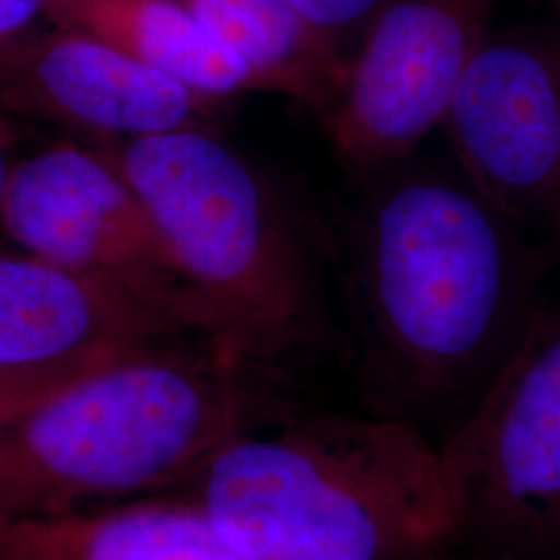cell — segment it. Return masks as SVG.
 <instances>
[{
  "instance_id": "18",
  "label": "cell",
  "mask_w": 560,
  "mask_h": 560,
  "mask_svg": "<svg viewBox=\"0 0 560 560\" xmlns=\"http://www.w3.org/2000/svg\"><path fill=\"white\" fill-rule=\"evenodd\" d=\"M544 2H548V4H552L557 11L560 13V0H544Z\"/></svg>"
},
{
  "instance_id": "2",
  "label": "cell",
  "mask_w": 560,
  "mask_h": 560,
  "mask_svg": "<svg viewBox=\"0 0 560 560\" xmlns=\"http://www.w3.org/2000/svg\"><path fill=\"white\" fill-rule=\"evenodd\" d=\"M260 365L201 337L133 349L0 436V521L48 520L179 490L279 418Z\"/></svg>"
},
{
  "instance_id": "5",
  "label": "cell",
  "mask_w": 560,
  "mask_h": 560,
  "mask_svg": "<svg viewBox=\"0 0 560 560\" xmlns=\"http://www.w3.org/2000/svg\"><path fill=\"white\" fill-rule=\"evenodd\" d=\"M460 560H560V305L441 442Z\"/></svg>"
},
{
  "instance_id": "1",
  "label": "cell",
  "mask_w": 560,
  "mask_h": 560,
  "mask_svg": "<svg viewBox=\"0 0 560 560\" xmlns=\"http://www.w3.org/2000/svg\"><path fill=\"white\" fill-rule=\"evenodd\" d=\"M361 206L353 284L374 413L457 421L546 300L550 247L455 168L381 173Z\"/></svg>"
},
{
  "instance_id": "8",
  "label": "cell",
  "mask_w": 560,
  "mask_h": 560,
  "mask_svg": "<svg viewBox=\"0 0 560 560\" xmlns=\"http://www.w3.org/2000/svg\"><path fill=\"white\" fill-rule=\"evenodd\" d=\"M442 127L480 194L532 240L560 243V34H488Z\"/></svg>"
},
{
  "instance_id": "7",
  "label": "cell",
  "mask_w": 560,
  "mask_h": 560,
  "mask_svg": "<svg viewBox=\"0 0 560 560\" xmlns=\"http://www.w3.org/2000/svg\"><path fill=\"white\" fill-rule=\"evenodd\" d=\"M0 233L55 268L179 305L217 345L210 318L179 279L138 191L106 152L59 143L15 161Z\"/></svg>"
},
{
  "instance_id": "13",
  "label": "cell",
  "mask_w": 560,
  "mask_h": 560,
  "mask_svg": "<svg viewBox=\"0 0 560 560\" xmlns=\"http://www.w3.org/2000/svg\"><path fill=\"white\" fill-rule=\"evenodd\" d=\"M252 69L258 92L314 108L326 119L349 57L310 25L291 0H177Z\"/></svg>"
},
{
  "instance_id": "9",
  "label": "cell",
  "mask_w": 560,
  "mask_h": 560,
  "mask_svg": "<svg viewBox=\"0 0 560 560\" xmlns=\"http://www.w3.org/2000/svg\"><path fill=\"white\" fill-rule=\"evenodd\" d=\"M219 104L52 23L0 40V106L27 119L136 140L206 127Z\"/></svg>"
},
{
  "instance_id": "11",
  "label": "cell",
  "mask_w": 560,
  "mask_h": 560,
  "mask_svg": "<svg viewBox=\"0 0 560 560\" xmlns=\"http://www.w3.org/2000/svg\"><path fill=\"white\" fill-rule=\"evenodd\" d=\"M0 560L258 559L175 490L62 517L0 521Z\"/></svg>"
},
{
  "instance_id": "6",
  "label": "cell",
  "mask_w": 560,
  "mask_h": 560,
  "mask_svg": "<svg viewBox=\"0 0 560 560\" xmlns=\"http://www.w3.org/2000/svg\"><path fill=\"white\" fill-rule=\"evenodd\" d=\"M497 0H386L349 57L326 117L349 168L381 175L409 161L446 119L460 80L488 38Z\"/></svg>"
},
{
  "instance_id": "16",
  "label": "cell",
  "mask_w": 560,
  "mask_h": 560,
  "mask_svg": "<svg viewBox=\"0 0 560 560\" xmlns=\"http://www.w3.org/2000/svg\"><path fill=\"white\" fill-rule=\"evenodd\" d=\"M50 0H0V40L42 20Z\"/></svg>"
},
{
  "instance_id": "12",
  "label": "cell",
  "mask_w": 560,
  "mask_h": 560,
  "mask_svg": "<svg viewBox=\"0 0 560 560\" xmlns=\"http://www.w3.org/2000/svg\"><path fill=\"white\" fill-rule=\"evenodd\" d=\"M42 20L104 42L203 98L258 92L245 60L177 0H50Z\"/></svg>"
},
{
  "instance_id": "3",
  "label": "cell",
  "mask_w": 560,
  "mask_h": 560,
  "mask_svg": "<svg viewBox=\"0 0 560 560\" xmlns=\"http://www.w3.org/2000/svg\"><path fill=\"white\" fill-rule=\"evenodd\" d=\"M179 492L258 560H460L441 442L407 418L284 416Z\"/></svg>"
},
{
  "instance_id": "14",
  "label": "cell",
  "mask_w": 560,
  "mask_h": 560,
  "mask_svg": "<svg viewBox=\"0 0 560 560\" xmlns=\"http://www.w3.org/2000/svg\"><path fill=\"white\" fill-rule=\"evenodd\" d=\"M129 351L133 349L44 368L0 370V436L27 411L57 395L71 382L80 381L81 376L98 370L104 363L117 360Z\"/></svg>"
},
{
  "instance_id": "10",
  "label": "cell",
  "mask_w": 560,
  "mask_h": 560,
  "mask_svg": "<svg viewBox=\"0 0 560 560\" xmlns=\"http://www.w3.org/2000/svg\"><path fill=\"white\" fill-rule=\"evenodd\" d=\"M201 337V322L175 303L0 252V370H27Z\"/></svg>"
},
{
  "instance_id": "15",
  "label": "cell",
  "mask_w": 560,
  "mask_h": 560,
  "mask_svg": "<svg viewBox=\"0 0 560 560\" xmlns=\"http://www.w3.org/2000/svg\"><path fill=\"white\" fill-rule=\"evenodd\" d=\"M301 15L339 50L342 40L365 32L386 0H291Z\"/></svg>"
},
{
  "instance_id": "17",
  "label": "cell",
  "mask_w": 560,
  "mask_h": 560,
  "mask_svg": "<svg viewBox=\"0 0 560 560\" xmlns=\"http://www.w3.org/2000/svg\"><path fill=\"white\" fill-rule=\"evenodd\" d=\"M15 161L11 159V145H9V136L2 131L0 127V203H2V196H4V187H7V180L11 175V168H13Z\"/></svg>"
},
{
  "instance_id": "4",
  "label": "cell",
  "mask_w": 560,
  "mask_h": 560,
  "mask_svg": "<svg viewBox=\"0 0 560 560\" xmlns=\"http://www.w3.org/2000/svg\"><path fill=\"white\" fill-rule=\"evenodd\" d=\"M138 191L224 353L268 368L318 328V284L279 189L208 127L104 150Z\"/></svg>"
}]
</instances>
